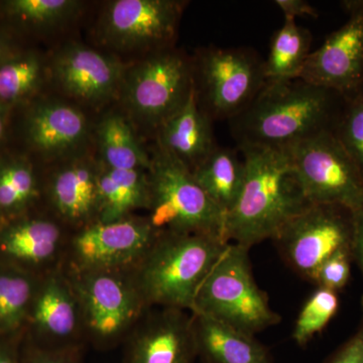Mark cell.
Returning a JSON list of instances; mask_svg holds the SVG:
<instances>
[{
	"instance_id": "39",
	"label": "cell",
	"mask_w": 363,
	"mask_h": 363,
	"mask_svg": "<svg viewBox=\"0 0 363 363\" xmlns=\"http://www.w3.org/2000/svg\"><path fill=\"white\" fill-rule=\"evenodd\" d=\"M11 54V48H9V43H7L6 38L0 35V63Z\"/></svg>"
},
{
	"instance_id": "6",
	"label": "cell",
	"mask_w": 363,
	"mask_h": 363,
	"mask_svg": "<svg viewBox=\"0 0 363 363\" xmlns=\"http://www.w3.org/2000/svg\"><path fill=\"white\" fill-rule=\"evenodd\" d=\"M264 60L248 48H209L192 62L198 105L211 121H230L259 95L267 79Z\"/></svg>"
},
{
	"instance_id": "1",
	"label": "cell",
	"mask_w": 363,
	"mask_h": 363,
	"mask_svg": "<svg viewBox=\"0 0 363 363\" xmlns=\"http://www.w3.org/2000/svg\"><path fill=\"white\" fill-rule=\"evenodd\" d=\"M343 96L301 78L269 82L250 106L229 121L238 147L288 149L333 130Z\"/></svg>"
},
{
	"instance_id": "27",
	"label": "cell",
	"mask_w": 363,
	"mask_h": 363,
	"mask_svg": "<svg viewBox=\"0 0 363 363\" xmlns=\"http://www.w3.org/2000/svg\"><path fill=\"white\" fill-rule=\"evenodd\" d=\"M39 197L37 177L21 157L0 161V220L28 213Z\"/></svg>"
},
{
	"instance_id": "25",
	"label": "cell",
	"mask_w": 363,
	"mask_h": 363,
	"mask_svg": "<svg viewBox=\"0 0 363 363\" xmlns=\"http://www.w3.org/2000/svg\"><path fill=\"white\" fill-rule=\"evenodd\" d=\"M312 35L296 21L285 20L272 35L269 56L264 62V76L269 82L298 78L309 57Z\"/></svg>"
},
{
	"instance_id": "38",
	"label": "cell",
	"mask_w": 363,
	"mask_h": 363,
	"mask_svg": "<svg viewBox=\"0 0 363 363\" xmlns=\"http://www.w3.org/2000/svg\"><path fill=\"white\" fill-rule=\"evenodd\" d=\"M7 108L6 107L2 106L0 105V143L2 142V140L4 138V135H6V125H7Z\"/></svg>"
},
{
	"instance_id": "19",
	"label": "cell",
	"mask_w": 363,
	"mask_h": 363,
	"mask_svg": "<svg viewBox=\"0 0 363 363\" xmlns=\"http://www.w3.org/2000/svg\"><path fill=\"white\" fill-rule=\"evenodd\" d=\"M86 135L87 121L84 114L68 104H38L26 117V140L33 149L45 156L75 149L83 143Z\"/></svg>"
},
{
	"instance_id": "37",
	"label": "cell",
	"mask_w": 363,
	"mask_h": 363,
	"mask_svg": "<svg viewBox=\"0 0 363 363\" xmlns=\"http://www.w3.org/2000/svg\"><path fill=\"white\" fill-rule=\"evenodd\" d=\"M354 215V238H353V260L357 262L363 276V208ZM363 305V303H362Z\"/></svg>"
},
{
	"instance_id": "10",
	"label": "cell",
	"mask_w": 363,
	"mask_h": 363,
	"mask_svg": "<svg viewBox=\"0 0 363 363\" xmlns=\"http://www.w3.org/2000/svg\"><path fill=\"white\" fill-rule=\"evenodd\" d=\"M193 88L192 62L169 48L138 64L126 81L124 95L138 118L159 130L185 104Z\"/></svg>"
},
{
	"instance_id": "26",
	"label": "cell",
	"mask_w": 363,
	"mask_h": 363,
	"mask_svg": "<svg viewBox=\"0 0 363 363\" xmlns=\"http://www.w3.org/2000/svg\"><path fill=\"white\" fill-rule=\"evenodd\" d=\"M98 143L105 166L112 169L149 171L147 156L128 121L119 114H109L98 128Z\"/></svg>"
},
{
	"instance_id": "20",
	"label": "cell",
	"mask_w": 363,
	"mask_h": 363,
	"mask_svg": "<svg viewBox=\"0 0 363 363\" xmlns=\"http://www.w3.org/2000/svg\"><path fill=\"white\" fill-rule=\"evenodd\" d=\"M198 355L205 363H272L271 353L255 335L193 313Z\"/></svg>"
},
{
	"instance_id": "4",
	"label": "cell",
	"mask_w": 363,
	"mask_h": 363,
	"mask_svg": "<svg viewBox=\"0 0 363 363\" xmlns=\"http://www.w3.org/2000/svg\"><path fill=\"white\" fill-rule=\"evenodd\" d=\"M191 312L252 335L281 322L253 277L250 248L233 242L203 281Z\"/></svg>"
},
{
	"instance_id": "35",
	"label": "cell",
	"mask_w": 363,
	"mask_h": 363,
	"mask_svg": "<svg viewBox=\"0 0 363 363\" xmlns=\"http://www.w3.org/2000/svg\"><path fill=\"white\" fill-rule=\"evenodd\" d=\"M274 4L285 16V20L296 21L300 16L317 18L318 11L305 0H276Z\"/></svg>"
},
{
	"instance_id": "33",
	"label": "cell",
	"mask_w": 363,
	"mask_h": 363,
	"mask_svg": "<svg viewBox=\"0 0 363 363\" xmlns=\"http://www.w3.org/2000/svg\"><path fill=\"white\" fill-rule=\"evenodd\" d=\"M78 350L76 347L52 350L33 343L26 348L21 363H77Z\"/></svg>"
},
{
	"instance_id": "22",
	"label": "cell",
	"mask_w": 363,
	"mask_h": 363,
	"mask_svg": "<svg viewBox=\"0 0 363 363\" xmlns=\"http://www.w3.org/2000/svg\"><path fill=\"white\" fill-rule=\"evenodd\" d=\"M149 174L145 169H112L98 173V222H114L130 217L140 208L150 207Z\"/></svg>"
},
{
	"instance_id": "30",
	"label": "cell",
	"mask_w": 363,
	"mask_h": 363,
	"mask_svg": "<svg viewBox=\"0 0 363 363\" xmlns=\"http://www.w3.org/2000/svg\"><path fill=\"white\" fill-rule=\"evenodd\" d=\"M338 308L337 293L318 288L298 313L294 326L293 340L298 346L307 345L335 316Z\"/></svg>"
},
{
	"instance_id": "32",
	"label": "cell",
	"mask_w": 363,
	"mask_h": 363,
	"mask_svg": "<svg viewBox=\"0 0 363 363\" xmlns=\"http://www.w3.org/2000/svg\"><path fill=\"white\" fill-rule=\"evenodd\" d=\"M352 250H341L332 255L317 269L313 283L318 288L337 293L347 285L350 279Z\"/></svg>"
},
{
	"instance_id": "17",
	"label": "cell",
	"mask_w": 363,
	"mask_h": 363,
	"mask_svg": "<svg viewBox=\"0 0 363 363\" xmlns=\"http://www.w3.org/2000/svg\"><path fill=\"white\" fill-rule=\"evenodd\" d=\"M52 72L66 92L87 102L111 97L123 79L118 60L81 45H71L60 52Z\"/></svg>"
},
{
	"instance_id": "18",
	"label": "cell",
	"mask_w": 363,
	"mask_h": 363,
	"mask_svg": "<svg viewBox=\"0 0 363 363\" xmlns=\"http://www.w3.org/2000/svg\"><path fill=\"white\" fill-rule=\"evenodd\" d=\"M211 121L193 88L185 104L160 126L157 145L193 171L217 147Z\"/></svg>"
},
{
	"instance_id": "5",
	"label": "cell",
	"mask_w": 363,
	"mask_h": 363,
	"mask_svg": "<svg viewBox=\"0 0 363 363\" xmlns=\"http://www.w3.org/2000/svg\"><path fill=\"white\" fill-rule=\"evenodd\" d=\"M147 174L149 219L157 230L203 234L227 242L225 214L183 162L157 145Z\"/></svg>"
},
{
	"instance_id": "15",
	"label": "cell",
	"mask_w": 363,
	"mask_h": 363,
	"mask_svg": "<svg viewBox=\"0 0 363 363\" xmlns=\"http://www.w3.org/2000/svg\"><path fill=\"white\" fill-rule=\"evenodd\" d=\"M130 363H194L198 357L193 317L162 308L133 333Z\"/></svg>"
},
{
	"instance_id": "2",
	"label": "cell",
	"mask_w": 363,
	"mask_h": 363,
	"mask_svg": "<svg viewBox=\"0 0 363 363\" xmlns=\"http://www.w3.org/2000/svg\"><path fill=\"white\" fill-rule=\"evenodd\" d=\"M245 179L238 201L226 215L225 240L247 248L277 234L311 205L286 150L238 147Z\"/></svg>"
},
{
	"instance_id": "14",
	"label": "cell",
	"mask_w": 363,
	"mask_h": 363,
	"mask_svg": "<svg viewBox=\"0 0 363 363\" xmlns=\"http://www.w3.org/2000/svg\"><path fill=\"white\" fill-rule=\"evenodd\" d=\"M43 347H75L74 340L83 328L77 296L67 274L50 271L40 276L28 325Z\"/></svg>"
},
{
	"instance_id": "16",
	"label": "cell",
	"mask_w": 363,
	"mask_h": 363,
	"mask_svg": "<svg viewBox=\"0 0 363 363\" xmlns=\"http://www.w3.org/2000/svg\"><path fill=\"white\" fill-rule=\"evenodd\" d=\"M63 234L58 224L28 213L0 220V262L42 276L58 259Z\"/></svg>"
},
{
	"instance_id": "9",
	"label": "cell",
	"mask_w": 363,
	"mask_h": 363,
	"mask_svg": "<svg viewBox=\"0 0 363 363\" xmlns=\"http://www.w3.org/2000/svg\"><path fill=\"white\" fill-rule=\"evenodd\" d=\"M354 215L339 205L311 204L293 217L274 238L281 257L301 278L312 281L332 255L352 250Z\"/></svg>"
},
{
	"instance_id": "3",
	"label": "cell",
	"mask_w": 363,
	"mask_h": 363,
	"mask_svg": "<svg viewBox=\"0 0 363 363\" xmlns=\"http://www.w3.org/2000/svg\"><path fill=\"white\" fill-rule=\"evenodd\" d=\"M228 243L203 234L160 233L133 272L145 306L191 311L200 286Z\"/></svg>"
},
{
	"instance_id": "36",
	"label": "cell",
	"mask_w": 363,
	"mask_h": 363,
	"mask_svg": "<svg viewBox=\"0 0 363 363\" xmlns=\"http://www.w3.org/2000/svg\"><path fill=\"white\" fill-rule=\"evenodd\" d=\"M23 331L0 337V363H21L18 344Z\"/></svg>"
},
{
	"instance_id": "34",
	"label": "cell",
	"mask_w": 363,
	"mask_h": 363,
	"mask_svg": "<svg viewBox=\"0 0 363 363\" xmlns=\"http://www.w3.org/2000/svg\"><path fill=\"white\" fill-rule=\"evenodd\" d=\"M324 363H363V317L355 333L334 351Z\"/></svg>"
},
{
	"instance_id": "8",
	"label": "cell",
	"mask_w": 363,
	"mask_h": 363,
	"mask_svg": "<svg viewBox=\"0 0 363 363\" xmlns=\"http://www.w3.org/2000/svg\"><path fill=\"white\" fill-rule=\"evenodd\" d=\"M284 150L309 203L339 205L352 212L363 208L362 173L333 130Z\"/></svg>"
},
{
	"instance_id": "24",
	"label": "cell",
	"mask_w": 363,
	"mask_h": 363,
	"mask_svg": "<svg viewBox=\"0 0 363 363\" xmlns=\"http://www.w3.org/2000/svg\"><path fill=\"white\" fill-rule=\"evenodd\" d=\"M40 278L0 262V337L26 328Z\"/></svg>"
},
{
	"instance_id": "7",
	"label": "cell",
	"mask_w": 363,
	"mask_h": 363,
	"mask_svg": "<svg viewBox=\"0 0 363 363\" xmlns=\"http://www.w3.org/2000/svg\"><path fill=\"white\" fill-rule=\"evenodd\" d=\"M67 276L77 296L83 328L100 345L121 340L147 308L133 272L71 269Z\"/></svg>"
},
{
	"instance_id": "29",
	"label": "cell",
	"mask_w": 363,
	"mask_h": 363,
	"mask_svg": "<svg viewBox=\"0 0 363 363\" xmlns=\"http://www.w3.org/2000/svg\"><path fill=\"white\" fill-rule=\"evenodd\" d=\"M80 2L74 0H9L4 2L7 16L23 26L50 28L68 21Z\"/></svg>"
},
{
	"instance_id": "21",
	"label": "cell",
	"mask_w": 363,
	"mask_h": 363,
	"mask_svg": "<svg viewBox=\"0 0 363 363\" xmlns=\"http://www.w3.org/2000/svg\"><path fill=\"white\" fill-rule=\"evenodd\" d=\"M98 173L90 162L78 161L52 176L50 198L62 218L83 227L96 220Z\"/></svg>"
},
{
	"instance_id": "31",
	"label": "cell",
	"mask_w": 363,
	"mask_h": 363,
	"mask_svg": "<svg viewBox=\"0 0 363 363\" xmlns=\"http://www.w3.org/2000/svg\"><path fill=\"white\" fill-rule=\"evenodd\" d=\"M343 98L333 133L363 175V87Z\"/></svg>"
},
{
	"instance_id": "13",
	"label": "cell",
	"mask_w": 363,
	"mask_h": 363,
	"mask_svg": "<svg viewBox=\"0 0 363 363\" xmlns=\"http://www.w3.org/2000/svg\"><path fill=\"white\" fill-rule=\"evenodd\" d=\"M184 7L176 0H116L105 11L102 32L118 49H169Z\"/></svg>"
},
{
	"instance_id": "28",
	"label": "cell",
	"mask_w": 363,
	"mask_h": 363,
	"mask_svg": "<svg viewBox=\"0 0 363 363\" xmlns=\"http://www.w3.org/2000/svg\"><path fill=\"white\" fill-rule=\"evenodd\" d=\"M42 77V62L37 55H9L0 63V105L9 109L25 101L39 88Z\"/></svg>"
},
{
	"instance_id": "12",
	"label": "cell",
	"mask_w": 363,
	"mask_h": 363,
	"mask_svg": "<svg viewBox=\"0 0 363 363\" xmlns=\"http://www.w3.org/2000/svg\"><path fill=\"white\" fill-rule=\"evenodd\" d=\"M341 6L347 21L310 52L298 78L346 97L363 87V0Z\"/></svg>"
},
{
	"instance_id": "11",
	"label": "cell",
	"mask_w": 363,
	"mask_h": 363,
	"mask_svg": "<svg viewBox=\"0 0 363 363\" xmlns=\"http://www.w3.org/2000/svg\"><path fill=\"white\" fill-rule=\"evenodd\" d=\"M160 233L149 218L126 217L106 223L92 222L72 240L71 269L133 272Z\"/></svg>"
},
{
	"instance_id": "23",
	"label": "cell",
	"mask_w": 363,
	"mask_h": 363,
	"mask_svg": "<svg viewBox=\"0 0 363 363\" xmlns=\"http://www.w3.org/2000/svg\"><path fill=\"white\" fill-rule=\"evenodd\" d=\"M210 199L225 214L233 209L245 179V161L235 150L217 145L192 171Z\"/></svg>"
}]
</instances>
